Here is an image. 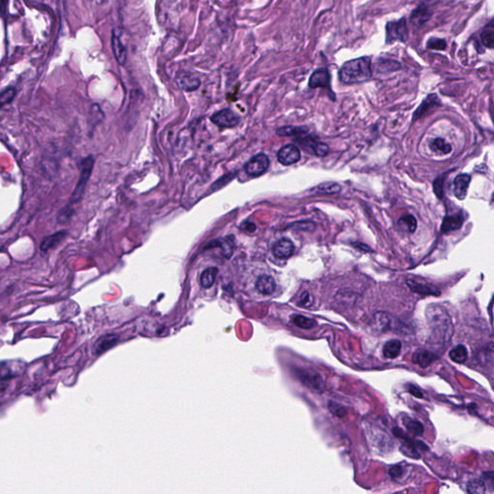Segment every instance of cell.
<instances>
[{
	"label": "cell",
	"instance_id": "obj_1",
	"mask_svg": "<svg viewBox=\"0 0 494 494\" xmlns=\"http://www.w3.org/2000/svg\"><path fill=\"white\" fill-rule=\"evenodd\" d=\"M339 80L348 85L370 80L373 76L372 57L363 56L345 62L338 73Z\"/></svg>",
	"mask_w": 494,
	"mask_h": 494
},
{
	"label": "cell",
	"instance_id": "obj_2",
	"mask_svg": "<svg viewBox=\"0 0 494 494\" xmlns=\"http://www.w3.org/2000/svg\"><path fill=\"white\" fill-rule=\"evenodd\" d=\"M426 315L434 338L437 339L438 342L449 343L454 331L453 323L449 314L444 308L432 305L428 308Z\"/></svg>",
	"mask_w": 494,
	"mask_h": 494
},
{
	"label": "cell",
	"instance_id": "obj_3",
	"mask_svg": "<svg viewBox=\"0 0 494 494\" xmlns=\"http://www.w3.org/2000/svg\"><path fill=\"white\" fill-rule=\"evenodd\" d=\"M385 43L391 45L395 42L406 43L408 40V26L405 18L391 20L386 23Z\"/></svg>",
	"mask_w": 494,
	"mask_h": 494
},
{
	"label": "cell",
	"instance_id": "obj_4",
	"mask_svg": "<svg viewBox=\"0 0 494 494\" xmlns=\"http://www.w3.org/2000/svg\"><path fill=\"white\" fill-rule=\"evenodd\" d=\"M93 165H94V159L92 157H89L83 161L82 165H81V170H80V175H79L77 184H76L75 189H74V191L72 195V198H71V204L75 203L81 199V197L84 193L87 182L91 176V173L93 170Z\"/></svg>",
	"mask_w": 494,
	"mask_h": 494
},
{
	"label": "cell",
	"instance_id": "obj_5",
	"mask_svg": "<svg viewBox=\"0 0 494 494\" xmlns=\"http://www.w3.org/2000/svg\"><path fill=\"white\" fill-rule=\"evenodd\" d=\"M294 372L296 378L308 388L318 393L325 391V382L319 373L304 369H295Z\"/></svg>",
	"mask_w": 494,
	"mask_h": 494
},
{
	"label": "cell",
	"instance_id": "obj_6",
	"mask_svg": "<svg viewBox=\"0 0 494 494\" xmlns=\"http://www.w3.org/2000/svg\"><path fill=\"white\" fill-rule=\"evenodd\" d=\"M433 12L426 3H420L411 13L409 17L410 23L415 29H420L427 21L431 19Z\"/></svg>",
	"mask_w": 494,
	"mask_h": 494
},
{
	"label": "cell",
	"instance_id": "obj_7",
	"mask_svg": "<svg viewBox=\"0 0 494 494\" xmlns=\"http://www.w3.org/2000/svg\"><path fill=\"white\" fill-rule=\"evenodd\" d=\"M270 166V160L265 154H259L253 157L245 165V171L252 177L263 175Z\"/></svg>",
	"mask_w": 494,
	"mask_h": 494
},
{
	"label": "cell",
	"instance_id": "obj_8",
	"mask_svg": "<svg viewBox=\"0 0 494 494\" xmlns=\"http://www.w3.org/2000/svg\"><path fill=\"white\" fill-rule=\"evenodd\" d=\"M211 120L220 128H234L238 124L239 117L231 110H223L214 114Z\"/></svg>",
	"mask_w": 494,
	"mask_h": 494
},
{
	"label": "cell",
	"instance_id": "obj_9",
	"mask_svg": "<svg viewBox=\"0 0 494 494\" xmlns=\"http://www.w3.org/2000/svg\"><path fill=\"white\" fill-rule=\"evenodd\" d=\"M277 159L281 165H294L300 160V151L296 146L289 144L279 150Z\"/></svg>",
	"mask_w": 494,
	"mask_h": 494
},
{
	"label": "cell",
	"instance_id": "obj_10",
	"mask_svg": "<svg viewBox=\"0 0 494 494\" xmlns=\"http://www.w3.org/2000/svg\"><path fill=\"white\" fill-rule=\"evenodd\" d=\"M330 81H331V75L329 71L326 68H321L316 70L310 76L309 79V87L312 89L315 88H325V89H330Z\"/></svg>",
	"mask_w": 494,
	"mask_h": 494
},
{
	"label": "cell",
	"instance_id": "obj_11",
	"mask_svg": "<svg viewBox=\"0 0 494 494\" xmlns=\"http://www.w3.org/2000/svg\"><path fill=\"white\" fill-rule=\"evenodd\" d=\"M111 45H112V51L114 56L117 60V62L120 65H125L127 61V51L122 43L120 31L118 29L113 30L112 39H111Z\"/></svg>",
	"mask_w": 494,
	"mask_h": 494
},
{
	"label": "cell",
	"instance_id": "obj_12",
	"mask_svg": "<svg viewBox=\"0 0 494 494\" xmlns=\"http://www.w3.org/2000/svg\"><path fill=\"white\" fill-rule=\"evenodd\" d=\"M471 181V177L467 174H460L454 181V194L458 200L465 198L467 189Z\"/></svg>",
	"mask_w": 494,
	"mask_h": 494
},
{
	"label": "cell",
	"instance_id": "obj_13",
	"mask_svg": "<svg viewBox=\"0 0 494 494\" xmlns=\"http://www.w3.org/2000/svg\"><path fill=\"white\" fill-rule=\"evenodd\" d=\"M294 250V245L289 238L279 239L274 246V254L276 258L288 259L290 258Z\"/></svg>",
	"mask_w": 494,
	"mask_h": 494
},
{
	"label": "cell",
	"instance_id": "obj_14",
	"mask_svg": "<svg viewBox=\"0 0 494 494\" xmlns=\"http://www.w3.org/2000/svg\"><path fill=\"white\" fill-rule=\"evenodd\" d=\"M401 67L402 66L398 61L384 57L379 58L374 65V69L378 73H388L391 72L399 71Z\"/></svg>",
	"mask_w": 494,
	"mask_h": 494
},
{
	"label": "cell",
	"instance_id": "obj_15",
	"mask_svg": "<svg viewBox=\"0 0 494 494\" xmlns=\"http://www.w3.org/2000/svg\"><path fill=\"white\" fill-rule=\"evenodd\" d=\"M256 289L262 294H271L275 291L274 279L270 275H261L256 281Z\"/></svg>",
	"mask_w": 494,
	"mask_h": 494
},
{
	"label": "cell",
	"instance_id": "obj_16",
	"mask_svg": "<svg viewBox=\"0 0 494 494\" xmlns=\"http://www.w3.org/2000/svg\"><path fill=\"white\" fill-rule=\"evenodd\" d=\"M118 341L119 338L116 335H106L100 338L94 346V353L97 355L104 353L105 351L111 348L113 346H115Z\"/></svg>",
	"mask_w": 494,
	"mask_h": 494
},
{
	"label": "cell",
	"instance_id": "obj_17",
	"mask_svg": "<svg viewBox=\"0 0 494 494\" xmlns=\"http://www.w3.org/2000/svg\"><path fill=\"white\" fill-rule=\"evenodd\" d=\"M435 360H437V356L431 351L425 349L416 350L412 357V361L422 368L429 367Z\"/></svg>",
	"mask_w": 494,
	"mask_h": 494
},
{
	"label": "cell",
	"instance_id": "obj_18",
	"mask_svg": "<svg viewBox=\"0 0 494 494\" xmlns=\"http://www.w3.org/2000/svg\"><path fill=\"white\" fill-rule=\"evenodd\" d=\"M66 235L67 233L65 231H60V232H57L54 235L46 238L43 241H42V244H41V249L43 252H49L51 249L55 248L57 245H59L62 240L66 238Z\"/></svg>",
	"mask_w": 494,
	"mask_h": 494
},
{
	"label": "cell",
	"instance_id": "obj_19",
	"mask_svg": "<svg viewBox=\"0 0 494 494\" xmlns=\"http://www.w3.org/2000/svg\"><path fill=\"white\" fill-rule=\"evenodd\" d=\"M481 42L485 48L493 50L494 47V23L492 19L482 30L480 34Z\"/></svg>",
	"mask_w": 494,
	"mask_h": 494
},
{
	"label": "cell",
	"instance_id": "obj_20",
	"mask_svg": "<svg viewBox=\"0 0 494 494\" xmlns=\"http://www.w3.org/2000/svg\"><path fill=\"white\" fill-rule=\"evenodd\" d=\"M402 349V343L399 340H390L385 343L383 352L386 358L394 359L399 356Z\"/></svg>",
	"mask_w": 494,
	"mask_h": 494
},
{
	"label": "cell",
	"instance_id": "obj_21",
	"mask_svg": "<svg viewBox=\"0 0 494 494\" xmlns=\"http://www.w3.org/2000/svg\"><path fill=\"white\" fill-rule=\"evenodd\" d=\"M180 87L185 91H194L200 86V80L191 75H182L178 78Z\"/></svg>",
	"mask_w": 494,
	"mask_h": 494
},
{
	"label": "cell",
	"instance_id": "obj_22",
	"mask_svg": "<svg viewBox=\"0 0 494 494\" xmlns=\"http://www.w3.org/2000/svg\"><path fill=\"white\" fill-rule=\"evenodd\" d=\"M212 244H210V247H220L221 249V252H222V255L229 259L232 254H233V250H234V244L232 241H230V239L228 238H220L218 239L214 242H211Z\"/></svg>",
	"mask_w": 494,
	"mask_h": 494
},
{
	"label": "cell",
	"instance_id": "obj_23",
	"mask_svg": "<svg viewBox=\"0 0 494 494\" xmlns=\"http://www.w3.org/2000/svg\"><path fill=\"white\" fill-rule=\"evenodd\" d=\"M449 356L454 362L461 364L467 360L468 351H467V348H465V346L458 345L456 348H454L452 350H450Z\"/></svg>",
	"mask_w": 494,
	"mask_h": 494
},
{
	"label": "cell",
	"instance_id": "obj_24",
	"mask_svg": "<svg viewBox=\"0 0 494 494\" xmlns=\"http://www.w3.org/2000/svg\"><path fill=\"white\" fill-rule=\"evenodd\" d=\"M407 285L408 287L415 293H420V294H430V295H439V292L435 290V289H432L430 288L429 286H426V285H423V284H420V283H417L415 281H412V280H407Z\"/></svg>",
	"mask_w": 494,
	"mask_h": 494
},
{
	"label": "cell",
	"instance_id": "obj_25",
	"mask_svg": "<svg viewBox=\"0 0 494 494\" xmlns=\"http://www.w3.org/2000/svg\"><path fill=\"white\" fill-rule=\"evenodd\" d=\"M439 98H438V96L436 94L429 95L427 97V99L423 101V103L421 104L419 109L415 111V113H414V119L416 117L419 118L422 114H424L430 108H433L435 106H439Z\"/></svg>",
	"mask_w": 494,
	"mask_h": 494
},
{
	"label": "cell",
	"instance_id": "obj_26",
	"mask_svg": "<svg viewBox=\"0 0 494 494\" xmlns=\"http://www.w3.org/2000/svg\"><path fill=\"white\" fill-rule=\"evenodd\" d=\"M462 222H463V220L460 215L446 217L442 223V231L443 232H450V231H453L456 229H459L462 225Z\"/></svg>",
	"mask_w": 494,
	"mask_h": 494
},
{
	"label": "cell",
	"instance_id": "obj_27",
	"mask_svg": "<svg viewBox=\"0 0 494 494\" xmlns=\"http://www.w3.org/2000/svg\"><path fill=\"white\" fill-rule=\"evenodd\" d=\"M218 274H219V270L217 268H209V269H207L205 272H203V274L201 275V278H200L201 285L205 289L211 288L214 285L215 281H216V278L218 276Z\"/></svg>",
	"mask_w": 494,
	"mask_h": 494
},
{
	"label": "cell",
	"instance_id": "obj_28",
	"mask_svg": "<svg viewBox=\"0 0 494 494\" xmlns=\"http://www.w3.org/2000/svg\"><path fill=\"white\" fill-rule=\"evenodd\" d=\"M293 324L302 329H310L316 326L315 320L311 318H307L302 315H294L293 316Z\"/></svg>",
	"mask_w": 494,
	"mask_h": 494
},
{
	"label": "cell",
	"instance_id": "obj_29",
	"mask_svg": "<svg viewBox=\"0 0 494 494\" xmlns=\"http://www.w3.org/2000/svg\"><path fill=\"white\" fill-rule=\"evenodd\" d=\"M307 128L304 127H283L277 129V134L280 136H292L299 135L307 132Z\"/></svg>",
	"mask_w": 494,
	"mask_h": 494
},
{
	"label": "cell",
	"instance_id": "obj_30",
	"mask_svg": "<svg viewBox=\"0 0 494 494\" xmlns=\"http://www.w3.org/2000/svg\"><path fill=\"white\" fill-rule=\"evenodd\" d=\"M431 149L442 155L449 154L452 151V147L443 138H437L431 143Z\"/></svg>",
	"mask_w": 494,
	"mask_h": 494
},
{
	"label": "cell",
	"instance_id": "obj_31",
	"mask_svg": "<svg viewBox=\"0 0 494 494\" xmlns=\"http://www.w3.org/2000/svg\"><path fill=\"white\" fill-rule=\"evenodd\" d=\"M467 492L469 494H485L486 493L485 483L481 480H472L467 484Z\"/></svg>",
	"mask_w": 494,
	"mask_h": 494
},
{
	"label": "cell",
	"instance_id": "obj_32",
	"mask_svg": "<svg viewBox=\"0 0 494 494\" xmlns=\"http://www.w3.org/2000/svg\"><path fill=\"white\" fill-rule=\"evenodd\" d=\"M399 224L402 226V228L403 227V229H405L406 231H408L410 233L414 232L417 227V222L412 216H406V217L402 218L401 220H399Z\"/></svg>",
	"mask_w": 494,
	"mask_h": 494
},
{
	"label": "cell",
	"instance_id": "obj_33",
	"mask_svg": "<svg viewBox=\"0 0 494 494\" xmlns=\"http://www.w3.org/2000/svg\"><path fill=\"white\" fill-rule=\"evenodd\" d=\"M447 47V43L444 39L439 38H430L427 42V49L436 50V51H445Z\"/></svg>",
	"mask_w": 494,
	"mask_h": 494
},
{
	"label": "cell",
	"instance_id": "obj_34",
	"mask_svg": "<svg viewBox=\"0 0 494 494\" xmlns=\"http://www.w3.org/2000/svg\"><path fill=\"white\" fill-rule=\"evenodd\" d=\"M405 427H406V429L410 433H412V434H414L416 436H422L423 433H424V427H423V425L420 422L415 421V420H408V421H406L405 422Z\"/></svg>",
	"mask_w": 494,
	"mask_h": 494
},
{
	"label": "cell",
	"instance_id": "obj_35",
	"mask_svg": "<svg viewBox=\"0 0 494 494\" xmlns=\"http://www.w3.org/2000/svg\"><path fill=\"white\" fill-rule=\"evenodd\" d=\"M15 95H16V91L13 88H9V89H6V90L0 92V107H3L5 105H8L9 103H11L13 101V99L15 98Z\"/></svg>",
	"mask_w": 494,
	"mask_h": 494
},
{
	"label": "cell",
	"instance_id": "obj_36",
	"mask_svg": "<svg viewBox=\"0 0 494 494\" xmlns=\"http://www.w3.org/2000/svg\"><path fill=\"white\" fill-rule=\"evenodd\" d=\"M16 373L7 362H0V380H6L15 377Z\"/></svg>",
	"mask_w": 494,
	"mask_h": 494
},
{
	"label": "cell",
	"instance_id": "obj_37",
	"mask_svg": "<svg viewBox=\"0 0 494 494\" xmlns=\"http://www.w3.org/2000/svg\"><path fill=\"white\" fill-rule=\"evenodd\" d=\"M318 190L325 193H337L341 190V186L336 183H325L319 185Z\"/></svg>",
	"mask_w": 494,
	"mask_h": 494
},
{
	"label": "cell",
	"instance_id": "obj_38",
	"mask_svg": "<svg viewBox=\"0 0 494 494\" xmlns=\"http://www.w3.org/2000/svg\"><path fill=\"white\" fill-rule=\"evenodd\" d=\"M329 408L330 412L332 414H334V415H336L338 417H344L347 414L346 407H344L342 404L334 403V402H329Z\"/></svg>",
	"mask_w": 494,
	"mask_h": 494
},
{
	"label": "cell",
	"instance_id": "obj_39",
	"mask_svg": "<svg viewBox=\"0 0 494 494\" xmlns=\"http://www.w3.org/2000/svg\"><path fill=\"white\" fill-rule=\"evenodd\" d=\"M401 451L406 456V457H412V458H418L419 457V455L418 453L416 452L415 450V447L414 445L411 443V442H406L405 444H403L402 447H401Z\"/></svg>",
	"mask_w": 494,
	"mask_h": 494
},
{
	"label": "cell",
	"instance_id": "obj_40",
	"mask_svg": "<svg viewBox=\"0 0 494 494\" xmlns=\"http://www.w3.org/2000/svg\"><path fill=\"white\" fill-rule=\"evenodd\" d=\"M313 149H314L315 154H316L318 157H325V156H327V155L329 154V146H328L327 144H325V143H321V142H320V143H317V144L313 147Z\"/></svg>",
	"mask_w": 494,
	"mask_h": 494
},
{
	"label": "cell",
	"instance_id": "obj_41",
	"mask_svg": "<svg viewBox=\"0 0 494 494\" xmlns=\"http://www.w3.org/2000/svg\"><path fill=\"white\" fill-rule=\"evenodd\" d=\"M73 211L71 209V206H70V205H69L68 207L64 208V209L61 211V213L59 214V216H58V222H59V223H62V224H63V223H66L68 220H70V219H71V215L73 214Z\"/></svg>",
	"mask_w": 494,
	"mask_h": 494
},
{
	"label": "cell",
	"instance_id": "obj_42",
	"mask_svg": "<svg viewBox=\"0 0 494 494\" xmlns=\"http://www.w3.org/2000/svg\"><path fill=\"white\" fill-rule=\"evenodd\" d=\"M312 303H313L312 295L308 292H304L300 296L298 304L302 307H309L312 305Z\"/></svg>",
	"mask_w": 494,
	"mask_h": 494
},
{
	"label": "cell",
	"instance_id": "obj_43",
	"mask_svg": "<svg viewBox=\"0 0 494 494\" xmlns=\"http://www.w3.org/2000/svg\"><path fill=\"white\" fill-rule=\"evenodd\" d=\"M296 224L299 225V229H301V230L313 231L315 229V224L311 221H302V222H298Z\"/></svg>",
	"mask_w": 494,
	"mask_h": 494
},
{
	"label": "cell",
	"instance_id": "obj_44",
	"mask_svg": "<svg viewBox=\"0 0 494 494\" xmlns=\"http://www.w3.org/2000/svg\"><path fill=\"white\" fill-rule=\"evenodd\" d=\"M240 229H241V230H243V231H245V232H247V233H253V232H255V230H256V226H255V224H254V223H252V222L245 221V222H243V223L241 224Z\"/></svg>",
	"mask_w": 494,
	"mask_h": 494
},
{
	"label": "cell",
	"instance_id": "obj_45",
	"mask_svg": "<svg viewBox=\"0 0 494 494\" xmlns=\"http://www.w3.org/2000/svg\"><path fill=\"white\" fill-rule=\"evenodd\" d=\"M407 390H408V391H409V393H410L411 395H413L414 397L419 398V399L423 398L422 392H421V391L419 390V388H417L416 386H414V385L412 384H408L407 385Z\"/></svg>",
	"mask_w": 494,
	"mask_h": 494
},
{
	"label": "cell",
	"instance_id": "obj_46",
	"mask_svg": "<svg viewBox=\"0 0 494 494\" xmlns=\"http://www.w3.org/2000/svg\"><path fill=\"white\" fill-rule=\"evenodd\" d=\"M403 471V467H401V466L397 465V466L392 467V468H391V470L389 471V473H390V475H391L393 478H399V477H401V476H402Z\"/></svg>",
	"mask_w": 494,
	"mask_h": 494
}]
</instances>
